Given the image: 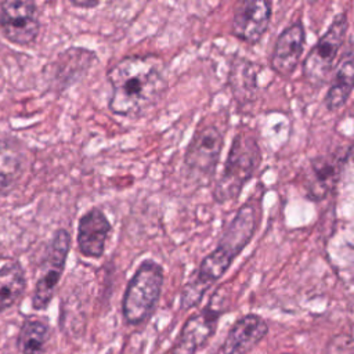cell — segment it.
<instances>
[{
	"instance_id": "obj_11",
	"label": "cell",
	"mask_w": 354,
	"mask_h": 354,
	"mask_svg": "<svg viewBox=\"0 0 354 354\" xmlns=\"http://www.w3.org/2000/svg\"><path fill=\"white\" fill-rule=\"evenodd\" d=\"M272 3L267 0H245L238 4L231 21V35L250 46L257 44L268 29Z\"/></svg>"
},
{
	"instance_id": "obj_5",
	"label": "cell",
	"mask_w": 354,
	"mask_h": 354,
	"mask_svg": "<svg viewBox=\"0 0 354 354\" xmlns=\"http://www.w3.org/2000/svg\"><path fill=\"white\" fill-rule=\"evenodd\" d=\"M347 32L348 14L347 11H340L303 59L301 73L307 83L319 87L330 79Z\"/></svg>"
},
{
	"instance_id": "obj_18",
	"label": "cell",
	"mask_w": 354,
	"mask_h": 354,
	"mask_svg": "<svg viewBox=\"0 0 354 354\" xmlns=\"http://www.w3.org/2000/svg\"><path fill=\"white\" fill-rule=\"evenodd\" d=\"M26 288L25 272L18 263L0 267V311L14 306Z\"/></svg>"
},
{
	"instance_id": "obj_8",
	"label": "cell",
	"mask_w": 354,
	"mask_h": 354,
	"mask_svg": "<svg viewBox=\"0 0 354 354\" xmlns=\"http://www.w3.org/2000/svg\"><path fill=\"white\" fill-rule=\"evenodd\" d=\"M71 250V234L61 228L53 235L32 295L35 310H44L54 297Z\"/></svg>"
},
{
	"instance_id": "obj_12",
	"label": "cell",
	"mask_w": 354,
	"mask_h": 354,
	"mask_svg": "<svg viewBox=\"0 0 354 354\" xmlns=\"http://www.w3.org/2000/svg\"><path fill=\"white\" fill-rule=\"evenodd\" d=\"M306 44V29L300 19L286 26L277 37L270 64L281 77H290L297 69Z\"/></svg>"
},
{
	"instance_id": "obj_7",
	"label": "cell",
	"mask_w": 354,
	"mask_h": 354,
	"mask_svg": "<svg viewBox=\"0 0 354 354\" xmlns=\"http://www.w3.org/2000/svg\"><path fill=\"white\" fill-rule=\"evenodd\" d=\"M224 147L223 131L214 123L201 124L184 152V169L194 180L213 177Z\"/></svg>"
},
{
	"instance_id": "obj_16",
	"label": "cell",
	"mask_w": 354,
	"mask_h": 354,
	"mask_svg": "<svg viewBox=\"0 0 354 354\" xmlns=\"http://www.w3.org/2000/svg\"><path fill=\"white\" fill-rule=\"evenodd\" d=\"M231 93L238 102L250 101L257 88L256 65L241 57H235L230 69Z\"/></svg>"
},
{
	"instance_id": "obj_3",
	"label": "cell",
	"mask_w": 354,
	"mask_h": 354,
	"mask_svg": "<svg viewBox=\"0 0 354 354\" xmlns=\"http://www.w3.org/2000/svg\"><path fill=\"white\" fill-rule=\"evenodd\" d=\"M261 163V148L254 133L239 129L228 149L223 171L213 188V199L217 203L235 202L243 187L254 177Z\"/></svg>"
},
{
	"instance_id": "obj_17",
	"label": "cell",
	"mask_w": 354,
	"mask_h": 354,
	"mask_svg": "<svg viewBox=\"0 0 354 354\" xmlns=\"http://www.w3.org/2000/svg\"><path fill=\"white\" fill-rule=\"evenodd\" d=\"M24 171V155L15 144L0 141V195L11 191Z\"/></svg>"
},
{
	"instance_id": "obj_6",
	"label": "cell",
	"mask_w": 354,
	"mask_h": 354,
	"mask_svg": "<svg viewBox=\"0 0 354 354\" xmlns=\"http://www.w3.org/2000/svg\"><path fill=\"white\" fill-rule=\"evenodd\" d=\"M350 156L351 144L348 142L326 153L311 158L301 178L306 198L310 201H322L332 194L340 181Z\"/></svg>"
},
{
	"instance_id": "obj_20",
	"label": "cell",
	"mask_w": 354,
	"mask_h": 354,
	"mask_svg": "<svg viewBox=\"0 0 354 354\" xmlns=\"http://www.w3.org/2000/svg\"><path fill=\"white\" fill-rule=\"evenodd\" d=\"M326 354H353L351 336L344 333L333 336L326 346Z\"/></svg>"
},
{
	"instance_id": "obj_14",
	"label": "cell",
	"mask_w": 354,
	"mask_h": 354,
	"mask_svg": "<svg viewBox=\"0 0 354 354\" xmlns=\"http://www.w3.org/2000/svg\"><path fill=\"white\" fill-rule=\"evenodd\" d=\"M268 325L257 314H246L235 321L230 328L221 346L223 354H248L267 335Z\"/></svg>"
},
{
	"instance_id": "obj_9",
	"label": "cell",
	"mask_w": 354,
	"mask_h": 354,
	"mask_svg": "<svg viewBox=\"0 0 354 354\" xmlns=\"http://www.w3.org/2000/svg\"><path fill=\"white\" fill-rule=\"evenodd\" d=\"M0 28L11 43L19 46L33 43L40 30L36 4L21 0L3 1L0 6Z\"/></svg>"
},
{
	"instance_id": "obj_1",
	"label": "cell",
	"mask_w": 354,
	"mask_h": 354,
	"mask_svg": "<svg viewBox=\"0 0 354 354\" xmlns=\"http://www.w3.org/2000/svg\"><path fill=\"white\" fill-rule=\"evenodd\" d=\"M261 192L249 196L224 228L216 248L199 263L181 290L180 306L189 310L201 303L206 292L230 270L234 260L253 239L261 221Z\"/></svg>"
},
{
	"instance_id": "obj_4",
	"label": "cell",
	"mask_w": 354,
	"mask_h": 354,
	"mask_svg": "<svg viewBox=\"0 0 354 354\" xmlns=\"http://www.w3.org/2000/svg\"><path fill=\"white\" fill-rule=\"evenodd\" d=\"M163 282V267L158 261L145 259L140 263L122 299V315L126 324L140 325L151 318L160 299Z\"/></svg>"
},
{
	"instance_id": "obj_2",
	"label": "cell",
	"mask_w": 354,
	"mask_h": 354,
	"mask_svg": "<svg viewBox=\"0 0 354 354\" xmlns=\"http://www.w3.org/2000/svg\"><path fill=\"white\" fill-rule=\"evenodd\" d=\"M106 79L112 93L108 108L123 118H138L167 90V68L156 54H134L109 66Z\"/></svg>"
},
{
	"instance_id": "obj_15",
	"label": "cell",
	"mask_w": 354,
	"mask_h": 354,
	"mask_svg": "<svg viewBox=\"0 0 354 354\" xmlns=\"http://www.w3.org/2000/svg\"><path fill=\"white\" fill-rule=\"evenodd\" d=\"M330 86L325 94L324 104L328 111L333 112L342 108L353 91V44L351 39L346 46L337 65L332 73Z\"/></svg>"
},
{
	"instance_id": "obj_22",
	"label": "cell",
	"mask_w": 354,
	"mask_h": 354,
	"mask_svg": "<svg viewBox=\"0 0 354 354\" xmlns=\"http://www.w3.org/2000/svg\"><path fill=\"white\" fill-rule=\"evenodd\" d=\"M285 354H288V353H285Z\"/></svg>"
},
{
	"instance_id": "obj_21",
	"label": "cell",
	"mask_w": 354,
	"mask_h": 354,
	"mask_svg": "<svg viewBox=\"0 0 354 354\" xmlns=\"http://www.w3.org/2000/svg\"><path fill=\"white\" fill-rule=\"evenodd\" d=\"M71 3V6H73V7H77V8H94V7H97V6H100V1H97V0H93V1H76V0H71L69 1Z\"/></svg>"
},
{
	"instance_id": "obj_13",
	"label": "cell",
	"mask_w": 354,
	"mask_h": 354,
	"mask_svg": "<svg viewBox=\"0 0 354 354\" xmlns=\"http://www.w3.org/2000/svg\"><path fill=\"white\" fill-rule=\"evenodd\" d=\"M112 225L100 207H91L77 221L76 243L80 254L90 259H100L105 253Z\"/></svg>"
},
{
	"instance_id": "obj_19",
	"label": "cell",
	"mask_w": 354,
	"mask_h": 354,
	"mask_svg": "<svg viewBox=\"0 0 354 354\" xmlns=\"http://www.w3.org/2000/svg\"><path fill=\"white\" fill-rule=\"evenodd\" d=\"M50 339V328L47 322L39 318H28L17 339L18 348L22 354H43Z\"/></svg>"
},
{
	"instance_id": "obj_10",
	"label": "cell",
	"mask_w": 354,
	"mask_h": 354,
	"mask_svg": "<svg viewBox=\"0 0 354 354\" xmlns=\"http://www.w3.org/2000/svg\"><path fill=\"white\" fill-rule=\"evenodd\" d=\"M221 314L223 310L220 306H216L213 296L206 307L185 321L171 354H196L214 335Z\"/></svg>"
}]
</instances>
